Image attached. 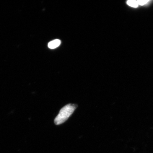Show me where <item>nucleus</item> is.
<instances>
[{
	"label": "nucleus",
	"instance_id": "f257e3e1",
	"mask_svg": "<svg viewBox=\"0 0 153 153\" xmlns=\"http://www.w3.org/2000/svg\"><path fill=\"white\" fill-rule=\"evenodd\" d=\"M77 107V105L71 104L64 106L60 110L59 113L55 118V124L57 125H60L66 121Z\"/></svg>",
	"mask_w": 153,
	"mask_h": 153
},
{
	"label": "nucleus",
	"instance_id": "f03ea898",
	"mask_svg": "<svg viewBox=\"0 0 153 153\" xmlns=\"http://www.w3.org/2000/svg\"><path fill=\"white\" fill-rule=\"evenodd\" d=\"M61 43V41L59 40H54L49 43L48 44V47L50 49H54L58 47Z\"/></svg>",
	"mask_w": 153,
	"mask_h": 153
},
{
	"label": "nucleus",
	"instance_id": "20e7f679",
	"mask_svg": "<svg viewBox=\"0 0 153 153\" xmlns=\"http://www.w3.org/2000/svg\"><path fill=\"white\" fill-rule=\"evenodd\" d=\"M149 1H137L139 5H143L146 4Z\"/></svg>",
	"mask_w": 153,
	"mask_h": 153
},
{
	"label": "nucleus",
	"instance_id": "7ed1b4c3",
	"mask_svg": "<svg viewBox=\"0 0 153 153\" xmlns=\"http://www.w3.org/2000/svg\"><path fill=\"white\" fill-rule=\"evenodd\" d=\"M127 4L129 6L134 7V8H136L138 6V3L137 1H127Z\"/></svg>",
	"mask_w": 153,
	"mask_h": 153
}]
</instances>
